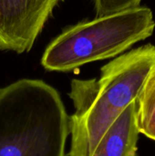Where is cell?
Masks as SVG:
<instances>
[{"instance_id":"6da1fadb","label":"cell","mask_w":155,"mask_h":156,"mask_svg":"<svg viewBox=\"0 0 155 156\" xmlns=\"http://www.w3.org/2000/svg\"><path fill=\"white\" fill-rule=\"evenodd\" d=\"M155 67V46L146 44L114 58L100 77L73 80L69 98L75 112L69 117V156H90L108 127L133 101Z\"/></svg>"},{"instance_id":"7a4b0ae2","label":"cell","mask_w":155,"mask_h":156,"mask_svg":"<svg viewBox=\"0 0 155 156\" xmlns=\"http://www.w3.org/2000/svg\"><path fill=\"white\" fill-rule=\"evenodd\" d=\"M69 117L58 90L40 80L0 89V156H66Z\"/></svg>"},{"instance_id":"3957f363","label":"cell","mask_w":155,"mask_h":156,"mask_svg":"<svg viewBox=\"0 0 155 156\" xmlns=\"http://www.w3.org/2000/svg\"><path fill=\"white\" fill-rule=\"evenodd\" d=\"M153 12L126 9L79 23L64 30L46 48L41 64L50 71H69L92 61L114 58L153 33Z\"/></svg>"},{"instance_id":"277c9868","label":"cell","mask_w":155,"mask_h":156,"mask_svg":"<svg viewBox=\"0 0 155 156\" xmlns=\"http://www.w3.org/2000/svg\"><path fill=\"white\" fill-rule=\"evenodd\" d=\"M61 0H0V49L29 51Z\"/></svg>"},{"instance_id":"5b68a950","label":"cell","mask_w":155,"mask_h":156,"mask_svg":"<svg viewBox=\"0 0 155 156\" xmlns=\"http://www.w3.org/2000/svg\"><path fill=\"white\" fill-rule=\"evenodd\" d=\"M139 134L135 100L108 127L90 156H136Z\"/></svg>"},{"instance_id":"8992f818","label":"cell","mask_w":155,"mask_h":156,"mask_svg":"<svg viewBox=\"0 0 155 156\" xmlns=\"http://www.w3.org/2000/svg\"><path fill=\"white\" fill-rule=\"evenodd\" d=\"M136 101L139 132L155 141V67L146 78Z\"/></svg>"},{"instance_id":"52a82bcc","label":"cell","mask_w":155,"mask_h":156,"mask_svg":"<svg viewBox=\"0 0 155 156\" xmlns=\"http://www.w3.org/2000/svg\"><path fill=\"white\" fill-rule=\"evenodd\" d=\"M142 0H93L96 17L138 7Z\"/></svg>"}]
</instances>
